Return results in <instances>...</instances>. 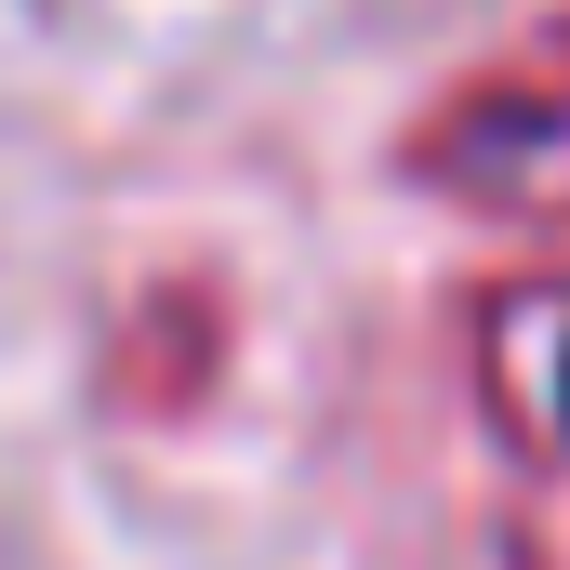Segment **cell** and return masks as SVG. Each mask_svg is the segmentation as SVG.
<instances>
[{
    "mask_svg": "<svg viewBox=\"0 0 570 570\" xmlns=\"http://www.w3.org/2000/svg\"><path fill=\"white\" fill-rule=\"evenodd\" d=\"M399 173L451 199V213H491V226H558L570 239V27L531 53H491L438 94L425 120L399 134Z\"/></svg>",
    "mask_w": 570,
    "mask_h": 570,
    "instance_id": "1",
    "label": "cell"
},
{
    "mask_svg": "<svg viewBox=\"0 0 570 570\" xmlns=\"http://www.w3.org/2000/svg\"><path fill=\"white\" fill-rule=\"evenodd\" d=\"M464 358H478L491 425L518 438L531 464H558V478H570V266L491 279V292H478V318H464Z\"/></svg>",
    "mask_w": 570,
    "mask_h": 570,
    "instance_id": "2",
    "label": "cell"
}]
</instances>
